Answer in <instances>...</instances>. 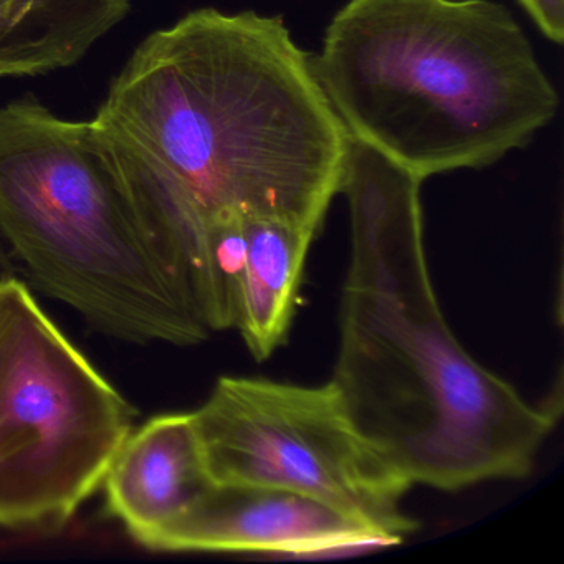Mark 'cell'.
Instances as JSON below:
<instances>
[{"label":"cell","instance_id":"8992f818","mask_svg":"<svg viewBox=\"0 0 564 564\" xmlns=\"http://www.w3.org/2000/svg\"><path fill=\"white\" fill-rule=\"evenodd\" d=\"M214 484L282 488L332 505L399 543L419 523L412 487L358 431L332 381L224 376L193 412Z\"/></svg>","mask_w":564,"mask_h":564},{"label":"cell","instance_id":"3957f363","mask_svg":"<svg viewBox=\"0 0 564 564\" xmlns=\"http://www.w3.org/2000/svg\"><path fill=\"white\" fill-rule=\"evenodd\" d=\"M313 68L351 140L421 181L523 150L560 107L494 0H349Z\"/></svg>","mask_w":564,"mask_h":564},{"label":"cell","instance_id":"ba28073f","mask_svg":"<svg viewBox=\"0 0 564 564\" xmlns=\"http://www.w3.org/2000/svg\"><path fill=\"white\" fill-rule=\"evenodd\" d=\"M101 487L108 514L148 547L214 487L193 412L154 415L133 429Z\"/></svg>","mask_w":564,"mask_h":564},{"label":"cell","instance_id":"7a4b0ae2","mask_svg":"<svg viewBox=\"0 0 564 564\" xmlns=\"http://www.w3.org/2000/svg\"><path fill=\"white\" fill-rule=\"evenodd\" d=\"M422 181L351 140L341 191L351 253L332 384L369 444L414 487L520 480L561 415L458 341L432 285Z\"/></svg>","mask_w":564,"mask_h":564},{"label":"cell","instance_id":"8fae6325","mask_svg":"<svg viewBox=\"0 0 564 564\" xmlns=\"http://www.w3.org/2000/svg\"><path fill=\"white\" fill-rule=\"evenodd\" d=\"M547 41L563 44L564 0H518Z\"/></svg>","mask_w":564,"mask_h":564},{"label":"cell","instance_id":"5b68a950","mask_svg":"<svg viewBox=\"0 0 564 564\" xmlns=\"http://www.w3.org/2000/svg\"><path fill=\"white\" fill-rule=\"evenodd\" d=\"M134 417L32 290L0 280V528L62 530L100 490Z\"/></svg>","mask_w":564,"mask_h":564},{"label":"cell","instance_id":"30bf717a","mask_svg":"<svg viewBox=\"0 0 564 564\" xmlns=\"http://www.w3.org/2000/svg\"><path fill=\"white\" fill-rule=\"evenodd\" d=\"M318 230L279 219H246V269L236 328L257 361L285 345L310 247Z\"/></svg>","mask_w":564,"mask_h":564},{"label":"cell","instance_id":"6da1fadb","mask_svg":"<svg viewBox=\"0 0 564 564\" xmlns=\"http://www.w3.org/2000/svg\"><path fill=\"white\" fill-rule=\"evenodd\" d=\"M91 124L197 305L210 230L243 217L319 232L351 144L282 18L213 8L144 39Z\"/></svg>","mask_w":564,"mask_h":564},{"label":"cell","instance_id":"52a82bcc","mask_svg":"<svg viewBox=\"0 0 564 564\" xmlns=\"http://www.w3.org/2000/svg\"><path fill=\"white\" fill-rule=\"evenodd\" d=\"M391 544L371 524L315 498L262 485L214 484L148 550L315 554Z\"/></svg>","mask_w":564,"mask_h":564},{"label":"cell","instance_id":"9c48e42d","mask_svg":"<svg viewBox=\"0 0 564 564\" xmlns=\"http://www.w3.org/2000/svg\"><path fill=\"white\" fill-rule=\"evenodd\" d=\"M130 12V0H0V78L78 64Z\"/></svg>","mask_w":564,"mask_h":564},{"label":"cell","instance_id":"7c38bea8","mask_svg":"<svg viewBox=\"0 0 564 564\" xmlns=\"http://www.w3.org/2000/svg\"><path fill=\"white\" fill-rule=\"evenodd\" d=\"M11 275H14V270H12L11 262H9L8 252L0 243V280L8 279Z\"/></svg>","mask_w":564,"mask_h":564},{"label":"cell","instance_id":"277c9868","mask_svg":"<svg viewBox=\"0 0 564 564\" xmlns=\"http://www.w3.org/2000/svg\"><path fill=\"white\" fill-rule=\"evenodd\" d=\"M0 236L45 293L107 335L174 346L210 335L91 121L57 117L31 95L0 107Z\"/></svg>","mask_w":564,"mask_h":564}]
</instances>
